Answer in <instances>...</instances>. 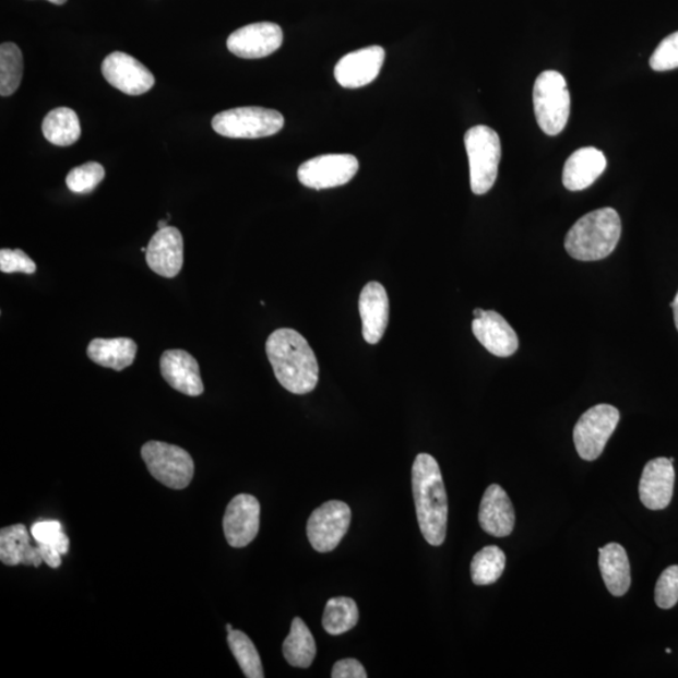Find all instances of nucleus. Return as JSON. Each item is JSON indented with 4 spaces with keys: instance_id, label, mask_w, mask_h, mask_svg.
Returning a JSON list of instances; mask_svg holds the SVG:
<instances>
[{
    "instance_id": "f257e3e1",
    "label": "nucleus",
    "mask_w": 678,
    "mask_h": 678,
    "mask_svg": "<svg viewBox=\"0 0 678 678\" xmlns=\"http://www.w3.org/2000/svg\"><path fill=\"white\" fill-rule=\"evenodd\" d=\"M276 380L296 395L312 392L320 380V366L307 340L295 330L274 331L265 343Z\"/></svg>"
},
{
    "instance_id": "f03ea898",
    "label": "nucleus",
    "mask_w": 678,
    "mask_h": 678,
    "mask_svg": "<svg viewBox=\"0 0 678 678\" xmlns=\"http://www.w3.org/2000/svg\"><path fill=\"white\" fill-rule=\"evenodd\" d=\"M413 492L418 525L430 546L447 538L449 502L440 466L433 456L418 454L413 466Z\"/></svg>"
},
{
    "instance_id": "7ed1b4c3",
    "label": "nucleus",
    "mask_w": 678,
    "mask_h": 678,
    "mask_svg": "<svg viewBox=\"0 0 678 678\" xmlns=\"http://www.w3.org/2000/svg\"><path fill=\"white\" fill-rule=\"evenodd\" d=\"M621 234V217L615 209L603 207L582 216L568 231L564 246L576 261H600L614 253Z\"/></svg>"
},
{
    "instance_id": "20e7f679",
    "label": "nucleus",
    "mask_w": 678,
    "mask_h": 678,
    "mask_svg": "<svg viewBox=\"0 0 678 678\" xmlns=\"http://www.w3.org/2000/svg\"><path fill=\"white\" fill-rule=\"evenodd\" d=\"M533 104L539 128L548 136H557L566 129L571 115V94L563 74L546 71L534 83Z\"/></svg>"
},
{
    "instance_id": "39448f33",
    "label": "nucleus",
    "mask_w": 678,
    "mask_h": 678,
    "mask_svg": "<svg viewBox=\"0 0 678 678\" xmlns=\"http://www.w3.org/2000/svg\"><path fill=\"white\" fill-rule=\"evenodd\" d=\"M465 147L471 164V186L474 194L484 195L498 178L501 144L498 133L488 126H474L465 133Z\"/></svg>"
},
{
    "instance_id": "423d86ee",
    "label": "nucleus",
    "mask_w": 678,
    "mask_h": 678,
    "mask_svg": "<svg viewBox=\"0 0 678 678\" xmlns=\"http://www.w3.org/2000/svg\"><path fill=\"white\" fill-rule=\"evenodd\" d=\"M148 472L165 487L182 490L194 477V460L187 450L162 441H148L141 449Z\"/></svg>"
},
{
    "instance_id": "0eeeda50",
    "label": "nucleus",
    "mask_w": 678,
    "mask_h": 678,
    "mask_svg": "<svg viewBox=\"0 0 678 678\" xmlns=\"http://www.w3.org/2000/svg\"><path fill=\"white\" fill-rule=\"evenodd\" d=\"M213 129L229 139H262L278 133L284 126L281 112L263 107H238L214 116Z\"/></svg>"
},
{
    "instance_id": "6e6552de",
    "label": "nucleus",
    "mask_w": 678,
    "mask_h": 678,
    "mask_svg": "<svg viewBox=\"0 0 678 678\" xmlns=\"http://www.w3.org/2000/svg\"><path fill=\"white\" fill-rule=\"evenodd\" d=\"M618 409L612 405H597L584 413L578 420L574 432V445L585 462H593L602 455L608 440L612 437L619 423Z\"/></svg>"
},
{
    "instance_id": "1a4fd4ad",
    "label": "nucleus",
    "mask_w": 678,
    "mask_h": 678,
    "mask_svg": "<svg viewBox=\"0 0 678 678\" xmlns=\"http://www.w3.org/2000/svg\"><path fill=\"white\" fill-rule=\"evenodd\" d=\"M350 508L346 502L331 500L316 509L307 523V537L314 550L330 552L340 546L349 530Z\"/></svg>"
},
{
    "instance_id": "9d476101",
    "label": "nucleus",
    "mask_w": 678,
    "mask_h": 678,
    "mask_svg": "<svg viewBox=\"0 0 678 678\" xmlns=\"http://www.w3.org/2000/svg\"><path fill=\"white\" fill-rule=\"evenodd\" d=\"M359 164L354 155H321L301 164L298 179L305 187L314 190L346 186L358 173Z\"/></svg>"
},
{
    "instance_id": "9b49d317",
    "label": "nucleus",
    "mask_w": 678,
    "mask_h": 678,
    "mask_svg": "<svg viewBox=\"0 0 678 678\" xmlns=\"http://www.w3.org/2000/svg\"><path fill=\"white\" fill-rule=\"evenodd\" d=\"M261 526V504L249 493H239L225 510L223 527L233 548H245L257 538Z\"/></svg>"
},
{
    "instance_id": "f8f14e48",
    "label": "nucleus",
    "mask_w": 678,
    "mask_h": 678,
    "mask_svg": "<svg viewBox=\"0 0 678 678\" xmlns=\"http://www.w3.org/2000/svg\"><path fill=\"white\" fill-rule=\"evenodd\" d=\"M103 74L112 87L130 96L146 94L155 85L154 74L146 66L123 52H114L105 58Z\"/></svg>"
},
{
    "instance_id": "ddd939ff",
    "label": "nucleus",
    "mask_w": 678,
    "mask_h": 678,
    "mask_svg": "<svg viewBox=\"0 0 678 678\" xmlns=\"http://www.w3.org/2000/svg\"><path fill=\"white\" fill-rule=\"evenodd\" d=\"M283 44V31L278 24L261 22L248 24L231 33L226 46L233 55L247 60L271 56Z\"/></svg>"
},
{
    "instance_id": "4468645a",
    "label": "nucleus",
    "mask_w": 678,
    "mask_h": 678,
    "mask_svg": "<svg viewBox=\"0 0 678 678\" xmlns=\"http://www.w3.org/2000/svg\"><path fill=\"white\" fill-rule=\"evenodd\" d=\"M384 49L372 46L355 50L342 58L334 69V78L342 87L359 88L370 85L380 74L384 62Z\"/></svg>"
},
{
    "instance_id": "2eb2a0df",
    "label": "nucleus",
    "mask_w": 678,
    "mask_h": 678,
    "mask_svg": "<svg viewBox=\"0 0 678 678\" xmlns=\"http://www.w3.org/2000/svg\"><path fill=\"white\" fill-rule=\"evenodd\" d=\"M146 263L151 271L164 278L171 279L180 273L183 264V239L178 228L166 226L155 233L147 246Z\"/></svg>"
},
{
    "instance_id": "dca6fc26",
    "label": "nucleus",
    "mask_w": 678,
    "mask_h": 678,
    "mask_svg": "<svg viewBox=\"0 0 678 678\" xmlns=\"http://www.w3.org/2000/svg\"><path fill=\"white\" fill-rule=\"evenodd\" d=\"M675 471L671 460H651L643 468L640 481V499L650 510H664L673 500Z\"/></svg>"
},
{
    "instance_id": "f3484780",
    "label": "nucleus",
    "mask_w": 678,
    "mask_h": 678,
    "mask_svg": "<svg viewBox=\"0 0 678 678\" xmlns=\"http://www.w3.org/2000/svg\"><path fill=\"white\" fill-rule=\"evenodd\" d=\"M164 380L183 395L197 397L204 392L200 367L189 352L182 349L165 350L160 359Z\"/></svg>"
},
{
    "instance_id": "a211bd4d",
    "label": "nucleus",
    "mask_w": 678,
    "mask_h": 678,
    "mask_svg": "<svg viewBox=\"0 0 678 678\" xmlns=\"http://www.w3.org/2000/svg\"><path fill=\"white\" fill-rule=\"evenodd\" d=\"M359 314H361L365 341L370 345H376L386 332L390 317L388 292L381 283L366 284L359 296Z\"/></svg>"
},
{
    "instance_id": "6ab92c4d",
    "label": "nucleus",
    "mask_w": 678,
    "mask_h": 678,
    "mask_svg": "<svg viewBox=\"0 0 678 678\" xmlns=\"http://www.w3.org/2000/svg\"><path fill=\"white\" fill-rule=\"evenodd\" d=\"M481 530L492 537L504 538L512 534L515 525V513L512 500L500 485L492 484L484 492L479 510Z\"/></svg>"
},
{
    "instance_id": "aec40b11",
    "label": "nucleus",
    "mask_w": 678,
    "mask_h": 678,
    "mask_svg": "<svg viewBox=\"0 0 678 678\" xmlns=\"http://www.w3.org/2000/svg\"><path fill=\"white\" fill-rule=\"evenodd\" d=\"M473 332L477 341L497 357L513 356L519 347V340L505 318L493 311H485L474 318Z\"/></svg>"
},
{
    "instance_id": "412c9836",
    "label": "nucleus",
    "mask_w": 678,
    "mask_h": 678,
    "mask_svg": "<svg viewBox=\"0 0 678 678\" xmlns=\"http://www.w3.org/2000/svg\"><path fill=\"white\" fill-rule=\"evenodd\" d=\"M607 158L596 147H583L569 156L563 170V183L566 189L581 191L596 182L605 173Z\"/></svg>"
},
{
    "instance_id": "4be33fe9",
    "label": "nucleus",
    "mask_w": 678,
    "mask_h": 678,
    "mask_svg": "<svg viewBox=\"0 0 678 678\" xmlns=\"http://www.w3.org/2000/svg\"><path fill=\"white\" fill-rule=\"evenodd\" d=\"M31 535L24 524L7 526L0 531V560L3 564L38 568L45 563L37 544L32 546Z\"/></svg>"
},
{
    "instance_id": "5701e85b",
    "label": "nucleus",
    "mask_w": 678,
    "mask_h": 678,
    "mask_svg": "<svg viewBox=\"0 0 678 678\" xmlns=\"http://www.w3.org/2000/svg\"><path fill=\"white\" fill-rule=\"evenodd\" d=\"M599 569L609 593L625 596L631 587V566L621 544L609 543L599 549Z\"/></svg>"
},
{
    "instance_id": "b1692460",
    "label": "nucleus",
    "mask_w": 678,
    "mask_h": 678,
    "mask_svg": "<svg viewBox=\"0 0 678 678\" xmlns=\"http://www.w3.org/2000/svg\"><path fill=\"white\" fill-rule=\"evenodd\" d=\"M136 342L131 338H95L90 342L87 356L92 362L122 371L135 362Z\"/></svg>"
},
{
    "instance_id": "393cba45",
    "label": "nucleus",
    "mask_w": 678,
    "mask_h": 678,
    "mask_svg": "<svg viewBox=\"0 0 678 678\" xmlns=\"http://www.w3.org/2000/svg\"><path fill=\"white\" fill-rule=\"evenodd\" d=\"M283 655L293 667H311L317 655L313 634L304 619H293L288 638L283 643Z\"/></svg>"
},
{
    "instance_id": "a878e982",
    "label": "nucleus",
    "mask_w": 678,
    "mask_h": 678,
    "mask_svg": "<svg viewBox=\"0 0 678 678\" xmlns=\"http://www.w3.org/2000/svg\"><path fill=\"white\" fill-rule=\"evenodd\" d=\"M46 140L56 146H71L81 136V124L78 114L69 107H58L50 111L41 124Z\"/></svg>"
},
{
    "instance_id": "bb28decb",
    "label": "nucleus",
    "mask_w": 678,
    "mask_h": 678,
    "mask_svg": "<svg viewBox=\"0 0 678 678\" xmlns=\"http://www.w3.org/2000/svg\"><path fill=\"white\" fill-rule=\"evenodd\" d=\"M358 619V607L354 599L334 597L326 602L322 625L326 633L340 635L355 628Z\"/></svg>"
},
{
    "instance_id": "cd10ccee",
    "label": "nucleus",
    "mask_w": 678,
    "mask_h": 678,
    "mask_svg": "<svg viewBox=\"0 0 678 678\" xmlns=\"http://www.w3.org/2000/svg\"><path fill=\"white\" fill-rule=\"evenodd\" d=\"M507 558L497 546H489L477 551L472 560V580L476 585L496 583L504 573Z\"/></svg>"
},
{
    "instance_id": "c85d7f7f",
    "label": "nucleus",
    "mask_w": 678,
    "mask_h": 678,
    "mask_svg": "<svg viewBox=\"0 0 678 678\" xmlns=\"http://www.w3.org/2000/svg\"><path fill=\"white\" fill-rule=\"evenodd\" d=\"M229 649L236 657L242 674L248 678H263L264 669L261 656L253 641L245 632L233 630L228 632Z\"/></svg>"
},
{
    "instance_id": "c756f323",
    "label": "nucleus",
    "mask_w": 678,
    "mask_h": 678,
    "mask_svg": "<svg viewBox=\"0 0 678 678\" xmlns=\"http://www.w3.org/2000/svg\"><path fill=\"white\" fill-rule=\"evenodd\" d=\"M23 55L19 46L3 44L0 47V95L12 96L23 79Z\"/></svg>"
},
{
    "instance_id": "7c9ffc66",
    "label": "nucleus",
    "mask_w": 678,
    "mask_h": 678,
    "mask_svg": "<svg viewBox=\"0 0 678 678\" xmlns=\"http://www.w3.org/2000/svg\"><path fill=\"white\" fill-rule=\"evenodd\" d=\"M104 166L98 163H86L74 167L67 175V187L75 194H88L94 191L98 183L105 179Z\"/></svg>"
},
{
    "instance_id": "2f4dec72",
    "label": "nucleus",
    "mask_w": 678,
    "mask_h": 678,
    "mask_svg": "<svg viewBox=\"0 0 678 678\" xmlns=\"http://www.w3.org/2000/svg\"><path fill=\"white\" fill-rule=\"evenodd\" d=\"M31 534L36 543L47 544L62 556L69 552L70 539L67 537L62 524L58 521H38L32 525Z\"/></svg>"
},
{
    "instance_id": "473e14b6",
    "label": "nucleus",
    "mask_w": 678,
    "mask_h": 678,
    "mask_svg": "<svg viewBox=\"0 0 678 678\" xmlns=\"http://www.w3.org/2000/svg\"><path fill=\"white\" fill-rule=\"evenodd\" d=\"M651 69L657 72H666L678 69V32L666 37L650 60Z\"/></svg>"
},
{
    "instance_id": "72a5a7b5",
    "label": "nucleus",
    "mask_w": 678,
    "mask_h": 678,
    "mask_svg": "<svg viewBox=\"0 0 678 678\" xmlns=\"http://www.w3.org/2000/svg\"><path fill=\"white\" fill-rule=\"evenodd\" d=\"M655 600L657 606L663 609H669L677 605L678 566L668 567L659 575L655 590Z\"/></svg>"
},
{
    "instance_id": "f704fd0d",
    "label": "nucleus",
    "mask_w": 678,
    "mask_h": 678,
    "mask_svg": "<svg viewBox=\"0 0 678 678\" xmlns=\"http://www.w3.org/2000/svg\"><path fill=\"white\" fill-rule=\"evenodd\" d=\"M0 271L3 273H25L33 274L37 271V265L21 249L0 250Z\"/></svg>"
},
{
    "instance_id": "c9c22d12",
    "label": "nucleus",
    "mask_w": 678,
    "mask_h": 678,
    "mask_svg": "<svg viewBox=\"0 0 678 678\" xmlns=\"http://www.w3.org/2000/svg\"><path fill=\"white\" fill-rule=\"evenodd\" d=\"M333 678H367L365 667L355 658L341 659L333 666Z\"/></svg>"
},
{
    "instance_id": "e433bc0d",
    "label": "nucleus",
    "mask_w": 678,
    "mask_h": 678,
    "mask_svg": "<svg viewBox=\"0 0 678 678\" xmlns=\"http://www.w3.org/2000/svg\"><path fill=\"white\" fill-rule=\"evenodd\" d=\"M669 306H671L673 309H674L675 324H676V329L678 331V292H677V295H676L673 304L669 305Z\"/></svg>"
},
{
    "instance_id": "4c0bfd02",
    "label": "nucleus",
    "mask_w": 678,
    "mask_h": 678,
    "mask_svg": "<svg viewBox=\"0 0 678 678\" xmlns=\"http://www.w3.org/2000/svg\"><path fill=\"white\" fill-rule=\"evenodd\" d=\"M169 221H170L169 217H167V219L158 222V224H157L158 229H164V228H166V226H169V225H167V223H169Z\"/></svg>"
},
{
    "instance_id": "58836bf2",
    "label": "nucleus",
    "mask_w": 678,
    "mask_h": 678,
    "mask_svg": "<svg viewBox=\"0 0 678 678\" xmlns=\"http://www.w3.org/2000/svg\"><path fill=\"white\" fill-rule=\"evenodd\" d=\"M48 2L57 4V5H62L67 2V0H48Z\"/></svg>"
},
{
    "instance_id": "ea45409f",
    "label": "nucleus",
    "mask_w": 678,
    "mask_h": 678,
    "mask_svg": "<svg viewBox=\"0 0 678 678\" xmlns=\"http://www.w3.org/2000/svg\"><path fill=\"white\" fill-rule=\"evenodd\" d=\"M484 312H485V311H484V309L477 308V309H475V311H474V317H475V318H476V317H480V316H483V314H484Z\"/></svg>"
},
{
    "instance_id": "a19ab883",
    "label": "nucleus",
    "mask_w": 678,
    "mask_h": 678,
    "mask_svg": "<svg viewBox=\"0 0 678 678\" xmlns=\"http://www.w3.org/2000/svg\"><path fill=\"white\" fill-rule=\"evenodd\" d=\"M226 630H228V632L233 631V626L231 625H226Z\"/></svg>"
}]
</instances>
